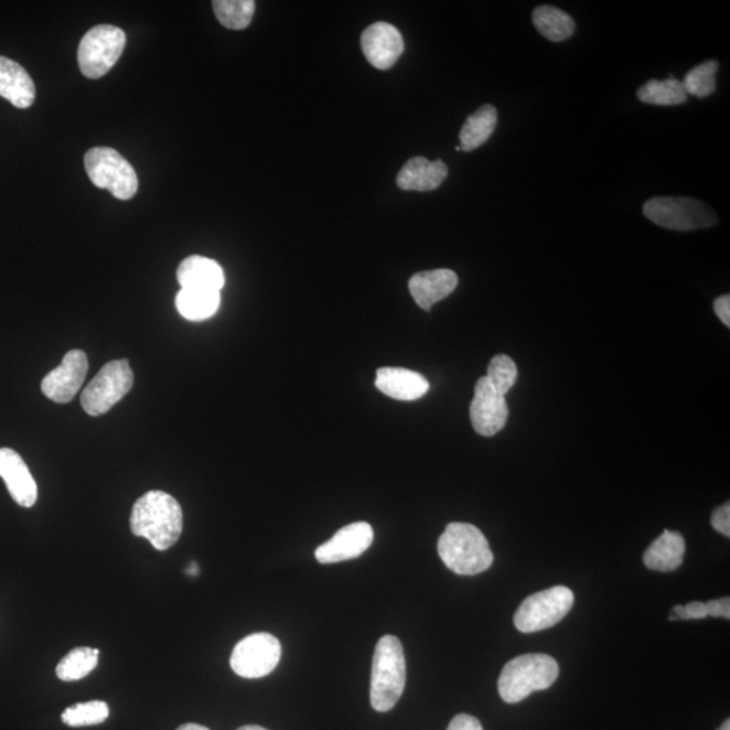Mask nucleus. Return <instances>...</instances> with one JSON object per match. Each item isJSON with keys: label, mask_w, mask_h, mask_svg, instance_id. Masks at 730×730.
I'll return each mask as SVG.
<instances>
[{"label": "nucleus", "mask_w": 730, "mask_h": 730, "mask_svg": "<svg viewBox=\"0 0 730 730\" xmlns=\"http://www.w3.org/2000/svg\"><path fill=\"white\" fill-rule=\"evenodd\" d=\"M135 536L147 538L158 550L175 546L183 532V512L172 495L159 490L143 494L130 514Z\"/></svg>", "instance_id": "f257e3e1"}, {"label": "nucleus", "mask_w": 730, "mask_h": 730, "mask_svg": "<svg viewBox=\"0 0 730 730\" xmlns=\"http://www.w3.org/2000/svg\"><path fill=\"white\" fill-rule=\"evenodd\" d=\"M439 555L444 565L458 576L474 577L493 566L494 555L487 538L476 526L452 523L439 540Z\"/></svg>", "instance_id": "f03ea898"}, {"label": "nucleus", "mask_w": 730, "mask_h": 730, "mask_svg": "<svg viewBox=\"0 0 730 730\" xmlns=\"http://www.w3.org/2000/svg\"><path fill=\"white\" fill-rule=\"evenodd\" d=\"M406 685V659L398 637L383 636L376 644L373 676H371V705L386 713L398 704Z\"/></svg>", "instance_id": "7ed1b4c3"}, {"label": "nucleus", "mask_w": 730, "mask_h": 730, "mask_svg": "<svg viewBox=\"0 0 730 730\" xmlns=\"http://www.w3.org/2000/svg\"><path fill=\"white\" fill-rule=\"evenodd\" d=\"M559 664L548 655L528 654L516 657L502 669L498 679L501 698L518 704L532 693L547 690L558 679Z\"/></svg>", "instance_id": "20e7f679"}, {"label": "nucleus", "mask_w": 730, "mask_h": 730, "mask_svg": "<svg viewBox=\"0 0 730 730\" xmlns=\"http://www.w3.org/2000/svg\"><path fill=\"white\" fill-rule=\"evenodd\" d=\"M646 218L664 229L688 232L717 225L713 208L693 197H652L644 205Z\"/></svg>", "instance_id": "39448f33"}, {"label": "nucleus", "mask_w": 730, "mask_h": 730, "mask_svg": "<svg viewBox=\"0 0 730 730\" xmlns=\"http://www.w3.org/2000/svg\"><path fill=\"white\" fill-rule=\"evenodd\" d=\"M85 167L89 181L98 189L110 191L119 201L131 200L139 190V178L133 167L116 149H89L85 155Z\"/></svg>", "instance_id": "423d86ee"}, {"label": "nucleus", "mask_w": 730, "mask_h": 730, "mask_svg": "<svg viewBox=\"0 0 730 730\" xmlns=\"http://www.w3.org/2000/svg\"><path fill=\"white\" fill-rule=\"evenodd\" d=\"M127 46V34L112 25L89 29L82 39L77 62L82 74L88 79H99L109 74Z\"/></svg>", "instance_id": "0eeeda50"}, {"label": "nucleus", "mask_w": 730, "mask_h": 730, "mask_svg": "<svg viewBox=\"0 0 730 730\" xmlns=\"http://www.w3.org/2000/svg\"><path fill=\"white\" fill-rule=\"evenodd\" d=\"M576 602L573 592L566 586L536 592L519 604L514 625L523 633H535L559 624Z\"/></svg>", "instance_id": "6e6552de"}, {"label": "nucleus", "mask_w": 730, "mask_h": 730, "mask_svg": "<svg viewBox=\"0 0 730 730\" xmlns=\"http://www.w3.org/2000/svg\"><path fill=\"white\" fill-rule=\"evenodd\" d=\"M133 383L135 374L127 358L107 363L82 393L83 409L92 417L106 415L131 390Z\"/></svg>", "instance_id": "1a4fd4ad"}, {"label": "nucleus", "mask_w": 730, "mask_h": 730, "mask_svg": "<svg viewBox=\"0 0 730 730\" xmlns=\"http://www.w3.org/2000/svg\"><path fill=\"white\" fill-rule=\"evenodd\" d=\"M281 657V645L269 633H255L239 642L230 657V666L241 678L259 679L277 668Z\"/></svg>", "instance_id": "9d476101"}, {"label": "nucleus", "mask_w": 730, "mask_h": 730, "mask_svg": "<svg viewBox=\"0 0 730 730\" xmlns=\"http://www.w3.org/2000/svg\"><path fill=\"white\" fill-rule=\"evenodd\" d=\"M88 373V358L80 350L69 351L62 364L51 371L41 383L46 398L56 404H68L80 391Z\"/></svg>", "instance_id": "9b49d317"}, {"label": "nucleus", "mask_w": 730, "mask_h": 730, "mask_svg": "<svg viewBox=\"0 0 730 730\" xmlns=\"http://www.w3.org/2000/svg\"><path fill=\"white\" fill-rule=\"evenodd\" d=\"M470 416L477 434L492 437L505 428L508 418L506 399L494 390L486 376L476 383Z\"/></svg>", "instance_id": "f8f14e48"}, {"label": "nucleus", "mask_w": 730, "mask_h": 730, "mask_svg": "<svg viewBox=\"0 0 730 730\" xmlns=\"http://www.w3.org/2000/svg\"><path fill=\"white\" fill-rule=\"evenodd\" d=\"M373 526L367 523L346 525L331 540L316 548L315 559L321 565L356 559L373 546Z\"/></svg>", "instance_id": "ddd939ff"}, {"label": "nucleus", "mask_w": 730, "mask_h": 730, "mask_svg": "<svg viewBox=\"0 0 730 730\" xmlns=\"http://www.w3.org/2000/svg\"><path fill=\"white\" fill-rule=\"evenodd\" d=\"M362 50L373 67L382 71L390 69L404 53L402 34L390 23L376 22L364 30Z\"/></svg>", "instance_id": "4468645a"}, {"label": "nucleus", "mask_w": 730, "mask_h": 730, "mask_svg": "<svg viewBox=\"0 0 730 730\" xmlns=\"http://www.w3.org/2000/svg\"><path fill=\"white\" fill-rule=\"evenodd\" d=\"M0 477L18 505L32 507L39 498L37 483L30 474L20 453L10 448H0Z\"/></svg>", "instance_id": "2eb2a0df"}, {"label": "nucleus", "mask_w": 730, "mask_h": 730, "mask_svg": "<svg viewBox=\"0 0 730 730\" xmlns=\"http://www.w3.org/2000/svg\"><path fill=\"white\" fill-rule=\"evenodd\" d=\"M458 283L457 272L440 268L416 273L409 281V290L418 307L429 311L437 302L450 297Z\"/></svg>", "instance_id": "dca6fc26"}, {"label": "nucleus", "mask_w": 730, "mask_h": 730, "mask_svg": "<svg viewBox=\"0 0 730 730\" xmlns=\"http://www.w3.org/2000/svg\"><path fill=\"white\" fill-rule=\"evenodd\" d=\"M448 176V165L442 160L430 161L422 155L412 158L398 173L397 184L404 191L428 193L440 187Z\"/></svg>", "instance_id": "f3484780"}, {"label": "nucleus", "mask_w": 730, "mask_h": 730, "mask_svg": "<svg viewBox=\"0 0 730 730\" xmlns=\"http://www.w3.org/2000/svg\"><path fill=\"white\" fill-rule=\"evenodd\" d=\"M376 387L397 400H417L429 391V382L421 374L406 368L383 367L376 373Z\"/></svg>", "instance_id": "a211bd4d"}, {"label": "nucleus", "mask_w": 730, "mask_h": 730, "mask_svg": "<svg viewBox=\"0 0 730 730\" xmlns=\"http://www.w3.org/2000/svg\"><path fill=\"white\" fill-rule=\"evenodd\" d=\"M0 97L17 109H29L35 100L32 76L21 64L3 56H0Z\"/></svg>", "instance_id": "6ab92c4d"}, {"label": "nucleus", "mask_w": 730, "mask_h": 730, "mask_svg": "<svg viewBox=\"0 0 730 730\" xmlns=\"http://www.w3.org/2000/svg\"><path fill=\"white\" fill-rule=\"evenodd\" d=\"M178 281L182 289L219 291L225 286V272L217 261L203 256H190L178 268Z\"/></svg>", "instance_id": "aec40b11"}, {"label": "nucleus", "mask_w": 730, "mask_h": 730, "mask_svg": "<svg viewBox=\"0 0 730 730\" xmlns=\"http://www.w3.org/2000/svg\"><path fill=\"white\" fill-rule=\"evenodd\" d=\"M686 546L679 532L664 530L644 554V565L652 571L672 572L684 565Z\"/></svg>", "instance_id": "412c9836"}, {"label": "nucleus", "mask_w": 730, "mask_h": 730, "mask_svg": "<svg viewBox=\"0 0 730 730\" xmlns=\"http://www.w3.org/2000/svg\"><path fill=\"white\" fill-rule=\"evenodd\" d=\"M498 124V111L492 105H484L481 109L472 112L466 118L462 131H460V142H462V151H475L487 142L490 137L494 133Z\"/></svg>", "instance_id": "4be33fe9"}, {"label": "nucleus", "mask_w": 730, "mask_h": 730, "mask_svg": "<svg viewBox=\"0 0 730 730\" xmlns=\"http://www.w3.org/2000/svg\"><path fill=\"white\" fill-rule=\"evenodd\" d=\"M176 309L185 320L205 321L217 313L221 292L213 290L182 289L176 296Z\"/></svg>", "instance_id": "5701e85b"}, {"label": "nucleus", "mask_w": 730, "mask_h": 730, "mask_svg": "<svg viewBox=\"0 0 730 730\" xmlns=\"http://www.w3.org/2000/svg\"><path fill=\"white\" fill-rule=\"evenodd\" d=\"M534 23L538 33L552 43H561L576 33V21L555 6H540L534 11Z\"/></svg>", "instance_id": "b1692460"}, {"label": "nucleus", "mask_w": 730, "mask_h": 730, "mask_svg": "<svg viewBox=\"0 0 730 730\" xmlns=\"http://www.w3.org/2000/svg\"><path fill=\"white\" fill-rule=\"evenodd\" d=\"M637 98L648 105L678 106L685 104L687 94L681 82L669 76L666 80L646 82L642 88H638Z\"/></svg>", "instance_id": "393cba45"}, {"label": "nucleus", "mask_w": 730, "mask_h": 730, "mask_svg": "<svg viewBox=\"0 0 730 730\" xmlns=\"http://www.w3.org/2000/svg\"><path fill=\"white\" fill-rule=\"evenodd\" d=\"M213 10L221 25L243 30L253 22L256 3L254 0H214Z\"/></svg>", "instance_id": "a878e982"}, {"label": "nucleus", "mask_w": 730, "mask_h": 730, "mask_svg": "<svg viewBox=\"0 0 730 730\" xmlns=\"http://www.w3.org/2000/svg\"><path fill=\"white\" fill-rule=\"evenodd\" d=\"M99 656L94 655V648L88 646H79L71 651L67 656H64L62 662L58 663L56 675L58 679L64 681H75L86 678L97 668Z\"/></svg>", "instance_id": "bb28decb"}, {"label": "nucleus", "mask_w": 730, "mask_h": 730, "mask_svg": "<svg viewBox=\"0 0 730 730\" xmlns=\"http://www.w3.org/2000/svg\"><path fill=\"white\" fill-rule=\"evenodd\" d=\"M718 68H720V64L716 60H709V62L699 64L698 67L688 71L684 82H681L687 97L688 95H693L696 98L710 97L716 92Z\"/></svg>", "instance_id": "cd10ccee"}, {"label": "nucleus", "mask_w": 730, "mask_h": 730, "mask_svg": "<svg viewBox=\"0 0 730 730\" xmlns=\"http://www.w3.org/2000/svg\"><path fill=\"white\" fill-rule=\"evenodd\" d=\"M109 715V705L104 701H89L65 709L62 720L68 727H92L105 722Z\"/></svg>", "instance_id": "c85d7f7f"}, {"label": "nucleus", "mask_w": 730, "mask_h": 730, "mask_svg": "<svg viewBox=\"0 0 730 730\" xmlns=\"http://www.w3.org/2000/svg\"><path fill=\"white\" fill-rule=\"evenodd\" d=\"M486 378L494 390L505 395L516 385L518 369L512 357L498 355L489 364Z\"/></svg>", "instance_id": "c756f323"}, {"label": "nucleus", "mask_w": 730, "mask_h": 730, "mask_svg": "<svg viewBox=\"0 0 730 730\" xmlns=\"http://www.w3.org/2000/svg\"><path fill=\"white\" fill-rule=\"evenodd\" d=\"M706 618H709V615L708 608H706V603L704 602H690L685 604V606L678 604V606L673 609V614L669 615V620L672 621L704 620Z\"/></svg>", "instance_id": "7c9ffc66"}, {"label": "nucleus", "mask_w": 730, "mask_h": 730, "mask_svg": "<svg viewBox=\"0 0 730 730\" xmlns=\"http://www.w3.org/2000/svg\"><path fill=\"white\" fill-rule=\"evenodd\" d=\"M711 526L723 536H730V505L727 502L726 505L718 507L715 511L713 516H711Z\"/></svg>", "instance_id": "2f4dec72"}, {"label": "nucleus", "mask_w": 730, "mask_h": 730, "mask_svg": "<svg viewBox=\"0 0 730 730\" xmlns=\"http://www.w3.org/2000/svg\"><path fill=\"white\" fill-rule=\"evenodd\" d=\"M447 730H483L481 721L469 715H459L453 718Z\"/></svg>", "instance_id": "473e14b6"}, {"label": "nucleus", "mask_w": 730, "mask_h": 730, "mask_svg": "<svg viewBox=\"0 0 730 730\" xmlns=\"http://www.w3.org/2000/svg\"><path fill=\"white\" fill-rule=\"evenodd\" d=\"M708 608V615L710 618H722L730 619V600L729 597L720 598V600H713L706 603Z\"/></svg>", "instance_id": "72a5a7b5"}, {"label": "nucleus", "mask_w": 730, "mask_h": 730, "mask_svg": "<svg viewBox=\"0 0 730 730\" xmlns=\"http://www.w3.org/2000/svg\"><path fill=\"white\" fill-rule=\"evenodd\" d=\"M713 307L718 319L721 320L723 325L730 328V297L729 296L718 297L715 301Z\"/></svg>", "instance_id": "f704fd0d"}, {"label": "nucleus", "mask_w": 730, "mask_h": 730, "mask_svg": "<svg viewBox=\"0 0 730 730\" xmlns=\"http://www.w3.org/2000/svg\"><path fill=\"white\" fill-rule=\"evenodd\" d=\"M178 730H211L206 727L197 726V723H184L181 728Z\"/></svg>", "instance_id": "c9c22d12"}, {"label": "nucleus", "mask_w": 730, "mask_h": 730, "mask_svg": "<svg viewBox=\"0 0 730 730\" xmlns=\"http://www.w3.org/2000/svg\"><path fill=\"white\" fill-rule=\"evenodd\" d=\"M238 730H268V729L259 727V726H245V727L239 728Z\"/></svg>", "instance_id": "e433bc0d"}, {"label": "nucleus", "mask_w": 730, "mask_h": 730, "mask_svg": "<svg viewBox=\"0 0 730 730\" xmlns=\"http://www.w3.org/2000/svg\"><path fill=\"white\" fill-rule=\"evenodd\" d=\"M196 572H197V567H196L195 562H193V565H191L189 573H190V576H196Z\"/></svg>", "instance_id": "4c0bfd02"}, {"label": "nucleus", "mask_w": 730, "mask_h": 730, "mask_svg": "<svg viewBox=\"0 0 730 730\" xmlns=\"http://www.w3.org/2000/svg\"><path fill=\"white\" fill-rule=\"evenodd\" d=\"M717 730H730V721L727 720L726 722L722 723L721 728Z\"/></svg>", "instance_id": "58836bf2"}]
</instances>
